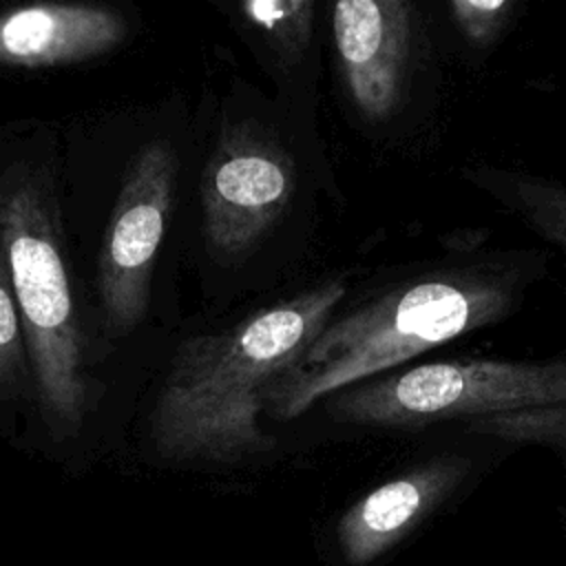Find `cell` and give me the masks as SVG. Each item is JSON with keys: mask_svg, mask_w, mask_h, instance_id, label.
Returning <instances> with one entry per match:
<instances>
[{"mask_svg": "<svg viewBox=\"0 0 566 566\" xmlns=\"http://www.w3.org/2000/svg\"><path fill=\"white\" fill-rule=\"evenodd\" d=\"M343 296L345 285L327 281L184 340L150 416L157 449L179 460H232L272 447L256 422L265 396L332 323Z\"/></svg>", "mask_w": 566, "mask_h": 566, "instance_id": "6da1fadb", "label": "cell"}, {"mask_svg": "<svg viewBox=\"0 0 566 566\" xmlns=\"http://www.w3.org/2000/svg\"><path fill=\"white\" fill-rule=\"evenodd\" d=\"M513 305V281L500 274L449 272L396 287L332 321L272 385L265 407L281 418H294L323 396L502 321Z\"/></svg>", "mask_w": 566, "mask_h": 566, "instance_id": "7a4b0ae2", "label": "cell"}, {"mask_svg": "<svg viewBox=\"0 0 566 566\" xmlns=\"http://www.w3.org/2000/svg\"><path fill=\"white\" fill-rule=\"evenodd\" d=\"M0 245L27 334L38 402L57 436L75 433L86 416L84 336L62 254L51 190L35 170H0Z\"/></svg>", "mask_w": 566, "mask_h": 566, "instance_id": "3957f363", "label": "cell"}, {"mask_svg": "<svg viewBox=\"0 0 566 566\" xmlns=\"http://www.w3.org/2000/svg\"><path fill=\"white\" fill-rule=\"evenodd\" d=\"M566 405V360H440L349 385L329 411L369 427H422Z\"/></svg>", "mask_w": 566, "mask_h": 566, "instance_id": "277c9868", "label": "cell"}, {"mask_svg": "<svg viewBox=\"0 0 566 566\" xmlns=\"http://www.w3.org/2000/svg\"><path fill=\"white\" fill-rule=\"evenodd\" d=\"M296 188L292 155L254 126L228 128L201 177L203 232L219 256H243L287 208Z\"/></svg>", "mask_w": 566, "mask_h": 566, "instance_id": "5b68a950", "label": "cell"}, {"mask_svg": "<svg viewBox=\"0 0 566 566\" xmlns=\"http://www.w3.org/2000/svg\"><path fill=\"white\" fill-rule=\"evenodd\" d=\"M175 177V153L164 142L146 144L128 166L99 254V294L115 329H130L144 316Z\"/></svg>", "mask_w": 566, "mask_h": 566, "instance_id": "8992f818", "label": "cell"}, {"mask_svg": "<svg viewBox=\"0 0 566 566\" xmlns=\"http://www.w3.org/2000/svg\"><path fill=\"white\" fill-rule=\"evenodd\" d=\"M340 69L356 108L387 119L402 102L413 55V7L405 0H343L332 11Z\"/></svg>", "mask_w": 566, "mask_h": 566, "instance_id": "52a82bcc", "label": "cell"}, {"mask_svg": "<svg viewBox=\"0 0 566 566\" xmlns=\"http://www.w3.org/2000/svg\"><path fill=\"white\" fill-rule=\"evenodd\" d=\"M126 35L124 18L95 4H27L0 13V64L55 66L97 57Z\"/></svg>", "mask_w": 566, "mask_h": 566, "instance_id": "ba28073f", "label": "cell"}, {"mask_svg": "<svg viewBox=\"0 0 566 566\" xmlns=\"http://www.w3.org/2000/svg\"><path fill=\"white\" fill-rule=\"evenodd\" d=\"M453 460L422 464L358 500L340 520V546L352 564H367L396 544L460 480Z\"/></svg>", "mask_w": 566, "mask_h": 566, "instance_id": "9c48e42d", "label": "cell"}, {"mask_svg": "<svg viewBox=\"0 0 566 566\" xmlns=\"http://www.w3.org/2000/svg\"><path fill=\"white\" fill-rule=\"evenodd\" d=\"M469 179L500 199L531 230L553 243L566 256V188L553 179L509 172L495 168H478Z\"/></svg>", "mask_w": 566, "mask_h": 566, "instance_id": "30bf717a", "label": "cell"}, {"mask_svg": "<svg viewBox=\"0 0 566 566\" xmlns=\"http://www.w3.org/2000/svg\"><path fill=\"white\" fill-rule=\"evenodd\" d=\"M241 9L283 64L290 66L303 57L314 27L312 0H250Z\"/></svg>", "mask_w": 566, "mask_h": 566, "instance_id": "8fae6325", "label": "cell"}, {"mask_svg": "<svg viewBox=\"0 0 566 566\" xmlns=\"http://www.w3.org/2000/svg\"><path fill=\"white\" fill-rule=\"evenodd\" d=\"M27 334L9 272L4 248L0 245V396H9L22 387L29 367Z\"/></svg>", "mask_w": 566, "mask_h": 566, "instance_id": "7c38bea8", "label": "cell"}, {"mask_svg": "<svg viewBox=\"0 0 566 566\" xmlns=\"http://www.w3.org/2000/svg\"><path fill=\"white\" fill-rule=\"evenodd\" d=\"M469 429L513 442H539L566 449V405L473 418Z\"/></svg>", "mask_w": 566, "mask_h": 566, "instance_id": "4fadbf2b", "label": "cell"}, {"mask_svg": "<svg viewBox=\"0 0 566 566\" xmlns=\"http://www.w3.org/2000/svg\"><path fill=\"white\" fill-rule=\"evenodd\" d=\"M451 18L473 46L491 44L504 29L513 4L506 0H453Z\"/></svg>", "mask_w": 566, "mask_h": 566, "instance_id": "5bb4252c", "label": "cell"}]
</instances>
